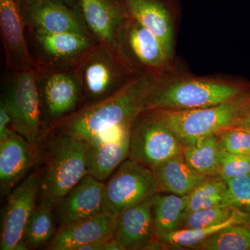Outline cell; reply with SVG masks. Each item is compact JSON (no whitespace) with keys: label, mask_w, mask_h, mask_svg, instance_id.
Wrapping results in <instances>:
<instances>
[{"label":"cell","mask_w":250,"mask_h":250,"mask_svg":"<svg viewBox=\"0 0 250 250\" xmlns=\"http://www.w3.org/2000/svg\"><path fill=\"white\" fill-rule=\"evenodd\" d=\"M113 45L138 74L170 71L173 56L152 31L128 16L118 29Z\"/></svg>","instance_id":"7"},{"label":"cell","mask_w":250,"mask_h":250,"mask_svg":"<svg viewBox=\"0 0 250 250\" xmlns=\"http://www.w3.org/2000/svg\"><path fill=\"white\" fill-rule=\"evenodd\" d=\"M87 27L100 42L113 44L126 18L120 0H77Z\"/></svg>","instance_id":"21"},{"label":"cell","mask_w":250,"mask_h":250,"mask_svg":"<svg viewBox=\"0 0 250 250\" xmlns=\"http://www.w3.org/2000/svg\"><path fill=\"white\" fill-rule=\"evenodd\" d=\"M250 174V156L232 154L221 149L219 176L224 180Z\"/></svg>","instance_id":"32"},{"label":"cell","mask_w":250,"mask_h":250,"mask_svg":"<svg viewBox=\"0 0 250 250\" xmlns=\"http://www.w3.org/2000/svg\"><path fill=\"white\" fill-rule=\"evenodd\" d=\"M54 207L46 200H41L28 220L24 238L29 249L34 250L45 245L53 238L55 231L52 210Z\"/></svg>","instance_id":"26"},{"label":"cell","mask_w":250,"mask_h":250,"mask_svg":"<svg viewBox=\"0 0 250 250\" xmlns=\"http://www.w3.org/2000/svg\"><path fill=\"white\" fill-rule=\"evenodd\" d=\"M152 111L173 131L182 146H190L210 135L236 126L250 113V91L208 107Z\"/></svg>","instance_id":"3"},{"label":"cell","mask_w":250,"mask_h":250,"mask_svg":"<svg viewBox=\"0 0 250 250\" xmlns=\"http://www.w3.org/2000/svg\"><path fill=\"white\" fill-rule=\"evenodd\" d=\"M87 147L83 140L58 133L49 146L45 172L41 177V200L55 207L88 174Z\"/></svg>","instance_id":"5"},{"label":"cell","mask_w":250,"mask_h":250,"mask_svg":"<svg viewBox=\"0 0 250 250\" xmlns=\"http://www.w3.org/2000/svg\"><path fill=\"white\" fill-rule=\"evenodd\" d=\"M73 69L83 91V106L111 96L141 75L131 68L113 44L100 42Z\"/></svg>","instance_id":"4"},{"label":"cell","mask_w":250,"mask_h":250,"mask_svg":"<svg viewBox=\"0 0 250 250\" xmlns=\"http://www.w3.org/2000/svg\"><path fill=\"white\" fill-rule=\"evenodd\" d=\"M221 148L217 135H210L196 143L183 146L182 153L188 165L207 177L219 176Z\"/></svg>","instance_id":"25"},{"label":"cell","mask_w":250,"mask_h":250,"mask_svg":"<svg viewBox=\"0 0 250 250\" xmlns=\"http://www.w3.org/2000/svg\"><path fill=\"white\" fill-rule=\"evenodd\" d=\"M40 186L41 176L32 173L10 192L1 223L0 250H14L24 238L26 225L36 207Z\"/></svg>","instance_id":"14"},{"label":"cell","mask_w":250,"mask_h":250,"mask_svg":"<svg viewBox=\"0 0 250 250\" xmlns=\"http://www.w3.org/2000/svg\"><path fill=\"white\" fill-rule=\"evenodd\" d=\"M0 31L6 73L37 67L29 49L22 6L18 0H0Z\"/></svg>","instance_id":"13"},{"label":"cell","mask_w":250,"mask_h":250,"mask_svg":"<svg viewBox=\"0 0 250 250\" xmlns=\"http://www.w3.org/2000/svg\"><path fill=\"white\" fill-rule=\"evenodd\" d=\"M227 188L226 182L220 176L206 179L188 195L184 216L191 212L222 205Z\"/></svg>","instance_id":"27"},{"label":"cell","mask_w":250,"mask_h":250,"mask_svg":"<svg viewBox=\"0 0 250 250\" xmlns=\"http://www.w3.org/2000/svg\"><path fill=\"white\" fill-rule=\"evenodd\" d=\"M178 138L152 110L135 119L130 134L129 157L152 170L182 152Z\"/></svg>","instance_id":"8"},{"label":"cell","mask_w":250,"mask_h":250,"mask_svg":"<svg viewBox=\"0 0 250 250\" xmlns=\"http://www.w3.org/2000/svg\"><path fill=\"white\" fill-rule=\"evenodd\" d=\"M187 201L188 195L179 196L163 192L154 195L153 218L155 238H160L180 229Z\"/></svg>","instance_id":"24"},{"label":"cell","mask_w":250,"mask_h":250,"mask_svg":"<svg viewBox=\"0 0 250 250\" xmlns=\"http://www.w3.org/2000/svg\"><path fill=\"white\" fill-rule=\"evenodd\" d=\"M156 74H141L121 90L98 103L83 106L54 125L57 133L87 141L125 123H134L144 111L145 101Z\"/></svg>","instance_id":"1"},{"label":"cell","mask_w":250,"mask_h":250,"mask_svg":"<svg viewBox=\"0 0 250 250\" xmlns=\"http://www.w3.org/2000/svg\"><path fill=\"white\" fill-rule=\"evenodd\" d=\"M245 224L250 225V213L237 209L229 220L224 223L199 229H180L158 238L167 250H195L200 243L229 225Z\"/></svg>","instance_id":"23"},{"label":"cell","mask_w":250,"mask_h":250,"mask_svg":"<svg viewBox=\"0 0 250 250\" xmlns=\"http://www.w3.org/2000/svg\"><path fill=\"white\" fill-rule=\"evenodd\" d=\"M236 210V208L222 204L212 208L191 212L184 215L180 229H199L218 225L229 220Z\"/></svg>","instance_id":"29"},{"label":"cell","mask_w":250,"mask_h":250,"mask_svg":"<svg viewBox=\"0 0 250 250\" xmlns=\"http://www.w3.org/2000/svg\"><path fill=\"white\" fill-rule=\"evenodd\" d=\"M132 125L113 126L85 141L88 175L104 182L129 157Z\"/></svg>","instance_id":"12"},{"label":"cell","mask_w":250,"mask_h":250,"mask_svg":"<svg viewBox=\"0 0 250 250\" xmlns=\"http://www.w3.org/2000/svg\"><path fill=\"white\" fill-rule=\"evenodd\" d=\"M21 6L28 31L41 34L73 32L93 36L78 6L62 1Z\"/></svg>","instance_id":"15"},{"label":"cell","mask_w":250,"mask_h":250,"mask_svg":"<svg viewBox=\"0 0 250 250\" xmlns=\"http://www.w3.org/2000/svg\"><path fill=\"white\" fill-rule=\"evenodd\" d=\"M11 125L12 126V118L9 108L4 100H1L0 104V141L6 139L14 130L10 129Z\"/></svg>","instance_id":"33"},{"label":"cell","mask_w":250,"mask_h":250,"mask_svg":"<svg viewBox=\"0 0 250 250\" xmlns=\"http://www.w3.org/2000/svg\"><path fill=\"white\" fill-rule=\"evenodd\" d=\"M216 135L223 150L250 156V130L235 126Z\"/></svg>","instance_id":"31"},{"label":"cell","mask_w":250,"mask_h":250,"mask_svg":"<svg viewBox=\"0 0 250 250\" xmlns=\"http://www.w3.org/2000/svg\"><path fill=\"white\" fill-rule=\"evenodd\" d=\"M28 42L37 67L73 68L99 41L89 34H41L27 31Z\"/></svg>","instance_id":"11"},{"label":"cell","mask_w":250,"mask_h":250,"mask_svg":"<svg viewBox=\"0 0 250 250\" xmlns=\"http://www.w3.org/2000/svg\"><path fill=\"white\" fill-rule=\"evenodd\" d=\"M105 241L95 242L81 246L77 250H103Z\"/></svg>","instance_id":"36"},{"label":"cell","mask_w":250,"mask_h":250,"mask_svg":"<svg viewBox=\"0 0 250 250\" xmlns=\"http://www.w3.org/2000/svg\"><path fill=\"white\" fill-rule=\"evenodd\" d=\"M29 246H28L27 242H26L24 238H23L21 241L18 242L16 246L14 247V250H29Z\"/></svg>","instance_id":"38"},{"label":"cell","mask_w":250,"mask_h":250,"mask_svg":"<svg viewBox=\"0 0 250 250\" xmlns=\"http://www.w3.org/2000/svg\"><path fill=\"white\" fill-rule=\"evenodd\" d=\"M170 72L155 75L146 96L144 111L208 107L250 91V82L187 75L170 76Z\"/></svg>","instance_id":"2"},{"label":"cell","mask_w":250,"mask_h":250,"mask_svg":"<svg viewBox=\"0 0 250 250\" xmlns=\"http://www.w3.org/2000/svg\"><path fill=\"white\" fill-rule=\"evenodd\" d=\"M228 188L223 204L250 213V174L225 180Z\"/></svg>","instance_id":"30"},{"label":"cell","mask_w":250,"mask_h":250,"mask_svg":"<svg viewBox=\"0 0 250 250\" xmlns=\"http://www.w3.org/2000/svg\"><path fill=\"white\" fill-rule=\"evenodd\" d=\"M103 250H126V249L118 240H116L114 237H112L105 241Z\"/></svg>","instance_id":"34"},{"label":"cell","mask_w":250,"mask_h":250,"mask_svg":"<svg viewBox=\"0 0 250 250\" xmlns=\"http://www.w3.org/2000/svg\"><path fill=\"white\" fill-rule=\"evenodd\" d=\"M157 192L152 170L128 157L104 184L103 212L117 216Z\"/></svg>","instance_id":"9"},{"label":"cell","mask_w":250,"mask_h":250,"mask_svg":"<svg viewBox=\"0 0 250 250\" xmlns=\"http://www.w3.org/2000/svg\"><path fill=\"white\" fill-rule=\"evenodd\" d=\"M237 127L250 130V113L237 125Z\"/></svg>","instance_id":"37"},{"label":"cell","mask_w":250,"mask_h":250,"mask_svg":"<svg viewBox=\"0 0 250 250\" xmlns=\"http://www.w3.org/2000/svg\"><path fill=\"white\" fill-rule=\"evenodd\" d=\"M195 250H250V225H229L206 239Z\"/></svg>","instance_id":"28"},{"label":"cell","mask_w":250,"mask_h":250,"mask_svg":"<svg viewBox=\"0 0 250 250\" xmlns=\"http://www.w3.org/2000/svg\"><path fill=\"white\" fill-rule=\"evenodd\" d=\"M37 156V149L13 130L0 141V188L8 195L19 184Z\"/></svg>","instance_id":"19"},{"label":"cell","mask_w":250,"mask_h":250,"mask_svg":"<svg viewBox=\"0 0 250 250\" xmlns=\"http://www.w3.org/2000/svg\"><path fill=\"white\" fill-rule=\"evenodd\" d=\"M117 216L102 212L91 218L62 225L49 243L51 250H77L95 242L106 241L113 237Z\"/></svg>","instance_id":"17"},{"label":"cell","mask_w":250,"mask_h":250,"mask_svg":"<svg viewBox=\"0 0 250 250\" xmlns=\"http://www.w3.org/2000/svg\"><path fill=\"white\" fill-rule=\"evenodd\" d=\"M44 121L54 126L80 109L83 95L73 68H36Z\"/></svg>","instance_id":"10"},{"label":"cell","mask_w":250,"mask_h":250,"mask_svg":"<svg viewBox=\"0 0 250 250\" xmlns=\"http://www.w3.org/2000/svg\"><path fill=\"white\" fill-rule=\"evenodd\" d=\"M158 192L186 196L209 177L188 165L181 152L152 169ZM157 192V193H158Z\"/></svg>","instance_id":"22"},{"label":"cell","mask_w":250,"mask_h":250,"mask_svg":"<svg viewBox=\"0 0 250 250\" xmlns=\"http://www.w3.org/2000/svg\"><path fill=\"white\" fill-rule=\"evenodd\" d=\"M104 183L85 175L54 207L62 225L91 218L103 212Z\"/></svg>","instance_id":"16"},{"label":"cell","mask_w":250,"mask_h":250,"mask_svg":"<svg viewBox=\"0 0 250 250\" xmlns=\"http://www.w3.org/2000/svg\"><path fill=\"white\" fill-rule=\"evenodd\" d=\"M4 98L12 118L13 129L38 149L45 121L36 69L6 73Z\"/></svg>","instance_id":"6"},{"label":"cell","mask_w":250,"mask_h":250,"mask_svg":"<svg viewBox=\"0 0 250 250\" xmlns=\"http://www.w3.org/2000/svg\"><path fill=\"white\" fill-rule=\"evenodd\" d=\"M18 1L22 6H29V5L39 4V3L49 1H62L68 3L70 4L75 5V6H78L77 0H18Z\"/></svg>","instance_id":"35"},{"label":"cell","mask_w":250,"mask_h":250,"mask_svg":"<svg viewBox=\"0 0 250 250\" xmlns=\"http://www.w3.org/2000/svg\"><path fill=\"white\" fill-rule=\"evenodd\" d=\"M154 196L131 206L117 215L113 237L126 250H143L155 238L153 218Z\"/></svg>","instance_id":"18"},{"label":"cell","mask_w":250,"mask_h":250,"mask_svg":"<svg viewBox=\"0 0 250 250\" xmlns=\"http://www.w3.org/2000/svg\"><path fill=\"white\" fill-rule=\"evenodd\" d=\"M126 15L160 39L173 56L174 19L169 0H120Z\"/></svg>","instance_id":"20"}]
</instances>
